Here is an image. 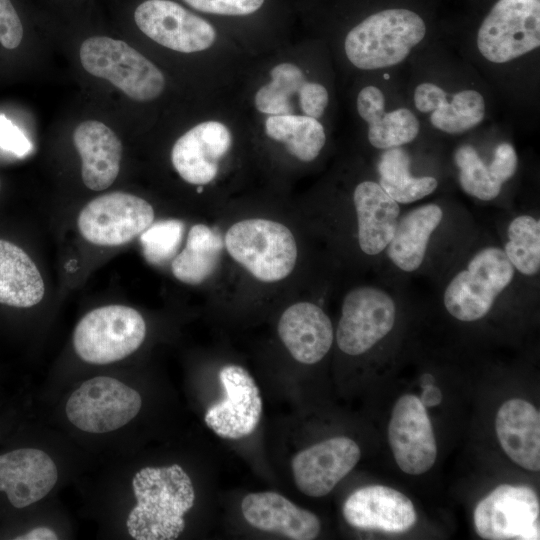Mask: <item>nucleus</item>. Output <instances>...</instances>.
Segmentation results:
<instances>
[{"instance_id":"1","label":"nucleus","mask_w":540,"mask_h":540,"mask_svg":"<svg viewBox=\"0 0 540 540\" xmlns=\"http://www.w3.org/2000/svg\"><path fill=\"white\" fill-rule=\"evenodd\" d=\"M137 503L126 527L137 540H172L185 529L184 515L193 507L192 481L178 464L144 467L132 479Z\"/></svg>"},{"instance_id":"2","label":"nucleus","mask_w":540,"mask_h":540,"mask_svg":"<svg viewBox=\"0 0 540 540\" xmlns=\"http://www.w3.org/2000/svg\"><path fill=\"white\" fill-rule=\"evenodd\" d=\"M426 34L415 12L393 8L374 13L353 27L345 38L348 60L362 70L394 66L405 60Z\"/></svg>"},{"instance_id":"3","label":"nucleus","mask_w":540,"mask_h":540,"mask_svg":"<svg viewBox=\"0 0 540 540\" xmlns=\"http://www.w3.org/2000/svg\"><path fill=\"white\" fill-rule=\"evenodd\" d=\"M515 276L502 247H481L445 285L444 308L458 321H478L488 315Z\"/></svg>"},{"instance_id":"4","label":"nucleus","mask_w":540,"mask_h":540,"mask_svg":"<svg viewBox=\"0 0 540 540\" xmlns=\"http://www.w3.org/2000/svg\"><path fill=\"white\" fill-rule=\"evenodd\" d=\"M224 245L235 261L262 282L286 278L297 260L292 232L282 223L268 219L236 222L226 232Z\"/></svg>"},{"instance_id":"5","label":"nucleus","mask_w":540,"mask_h":540,"mask_svg":"<svg viewBox=\"0 0 540 540\" xmlns=\"http://www.w3.org/2000/svg\"><path fill=\"white\" fill-rule=\"evenodd\" d=\"M80 61L91 75L103 78L136 101H149L163 91L162 72L126 42L106 36L86 39Z\"/></svg>"},{"instance_id":"6","label":"nucleus","mask_w":540,"mask_h":540,"mask_svg":"<svg viewBox=\"0 0 540 540\" xmlns=\"http://www.w3.org/2000/svg\"><path fill=\"white\" fill-rule=\"evenodd\" d=\"M146 336V324L134 308L106 305L88 312L76 325L73 346L85 362L105 365L135 352Z\"/></svg>"},{"instance_id":"7","label":"nucleus","mask_w":540,"mask_h":540,"mask_svg":"<svg viewBox=\"0 0 540 540\" xmlns=\"http://www.w3.org/2000/svg\"><path fill=\"white\" fill-rule=\"evenodd\" d=\"M142 406L140 394L116 378L97 376L83 382L68 398L66 415L77 429L112 432L129 423Z\"/></svg>"},{"instance_id":"8","label":"nucleus","mask_w":540,"mask_h":540,"mask_svg":"<svg viewBox=\"0 0 540 540\" xmlns=\"http://www.w3.org/2000/svg\"><path fill=\"white\" fill-rule=\"evenodd\" d=\"M540 45V2L499 0L477 33L480 54L492 63H505Z\"/></svg>"},{"instance_id":"9","label":"nucleus","mask_w":540,"mask_h":540,"mask_svg":"<svg viewBox=\"0 0 540 540\" xmlns=\"http://www.w3.org/2000/svg\"><path fill=\"white\" fill-rule=\"evenodd\" d=\"M396 314V302L383 288H353L342 302L336 330L339 349L351 356L366 353L392 331Z\"/></svg>"},{"instance_id":"10","label":"nucleus","mask_w":540,"mask_h":540,"mask_svg":"<svg viewBox=\"0 0 540 540\" xmlns=\"http://www.w3.org/2000/svg\"><path fill=\"white\" fill-rule=\"evenodd\" d=\"M473 519L476 532L483 539H540L539 498L525 485L496 487L478 502Z\"/></svg>"},{"instance_id":"11","label":"nucleus","mask_w":540,"mask_h":540,"mask_svg":"<svg viewBox=\"0 0 540 540\" xmlns=\"http://www.w3.org/2000/svg\"><path fill=\"white\" fill-rule=\"evenodd\" d=\"M154 209L136 195L116 191L91 200L80 211L82 237L99 246H119L140 235L153 221Z\"/></svg>"},{"instance_id":"12","label":"nucleus","mask_w":540,"mask_h":540,"mask_svg":"<svg viewBox=\"0 0 540 540\" xmlns=\"http://www.w3.org/2000/svg\"><path fill=\"white\" fill-rule=\"evenodd\" d=\"M138 28L158 44L183 53L208 49L216 39L214 27L170 0H147L134 12Z\"/></svg>"},{"instance_id":"13","label":"nucleus","mask_w":540,"mask_h":540,"mask_svg":"<svg viewBox=\"0 0 540 540\" xmlns=\"http://www.w3.org/2000/svg\"><path fill=\"white\" fill-rule=\"evenodd\" d=\"M225 398L206 412V425L219 437L240 439L257 428L263 411L260 390L250 373L240 365L228 364L219 371Z\"/></svg>"},{"instance_id":"14","label":"nucleus","mask_w":540,"mask_h":540,"mask_svg":"<svg viewBox=\"0 0 540 540\" xmlns=\"http://www.w3.org/2000/svg\"><path fill=\"white\" fill-rule=\"evenodd\" d=\"M388 441L398 467L405 473L427 472L437 458V444L426 407L412 394L394 405L388 426Z\"/></svg>"},{"instance_id":"15","label":"nucleus","mask_w":540,"mask_h":540,"mask_svg":"<svg viewBox=\"0 0 540 540\" xmlns=\"http://www.w3.org/2000/svg\"><path fill=\"white\" fill-rule=\"evenodd\" d=\"M361 456L351 438L337 436L313 444L294 455L291 469L294 482L303 494L323 497L355 467Z\"/></svg>"},{"instance_id":"16","label":"nucleus","mask_w":540,"mask_h":540,"mask_svg":"<svg viewBox=\"0 0 540 540\" xmlns=\"http://www.w3.org/2000/svg\"><path fill=\"white\" fill-rule=\"evenodd\" d=\"M342 513L348 524L363 530L403 533L417 520L412 501L403 493L383 485L355 490L344 502Z\"/></svg>"},{"instance_id":"17","label":"nucleus","mask_w":540,"mask_h":540,"mask_svg":"<svg viewBox=\"0 0 540 540\" xmlns=\"http://www.w3.org/2000/svg\"><path fill=\"white\" fill-rule=\"evenodd\" d=\"M231 143V133L223 123L203 122L175 142L171 161L184 181L205 185L216 177L219 162L229 151Z\"/></svg>"},{"instance_id":"18","label":"nucleus","mask_w":540,"mask_h":540,"mask_svg":"<svg viewBox=\"0 0 540 540\" xmlns=\"http://www.w3.org/2000/svg\"><path fill=\"white\" fill-rule=\"evenodd\" d=\"M57 481L55 462L40 449L20 448L0 455V491L15 508L40 501Z\"/></svg>"},{"instance_id":"19","label":"nucleus","mask_w":540,"mask_h":540,"mask_svg":"<svg viewBox=\"0 0 540 540\" xmlns=\"http://www.w3.org/2000/svg\"><path fill=\"white\" fill-rule=\"evenodd\" d=\"M278 335L298 362L315 364L330 350L334 331L324 310L311 302H298L289 306L278 322Z\"/></svg>"},{"instance_id":"20","label":"nucleus","mask_w":540,"mask_h":540,"mask_svg":"<svg viewBox=\"0 0 540 540\" xmlns=\"http://www.w3.org/2000/svg\"><path fill=\"white\" fill-rule=\"evenodd\" d=\"M241 511L252 527L294 540L315 539L321 528L314 513L272 491L247 494L241 502Z\"/></svg>"},{"instance_id":"21","label":"nucleus","mask_w":540,"mask_h":540,"mask_svg":"<svg viewBox=\"0 0 540 540\" xmlns=\"http://www.w3.org/2000/svg\"><path fill=\"white\" fill-rule=\"evenodd\" d=\"M353 203L361 251L368 256L380 255L393 237L401 215L400 205L372 180L355 187Z\"/></svg>"},{"instance_id":"22","label":"nucleus","mask_w":540,"mask_h":540,"mask_svg":"<svg viewBox=\"0 0 540 540\" xmlns=\"http://www.w3.org/2000/svg\"><path fill=\"white\" fill-rule=\"evenodd\" d=\"M73 143L82 161L85 186L94 191L110 187L119 174L123 152L115 132L102 122L88 120L76 127Z\"/></svg>"},{"instance_id":"23","label":"nucleus","mask_w":540,"mask_h":540,"mask_svg":"<svg viewBox=\"0 0 540 540\" xmlns=\"http://www.w3.org/2000/svg\"><path fill=\"white\" fill-rule=\"evenodd\" d=\"M498 440L506 455L522 468L540 470V414L524 399H510L495 418Z\"/></svg>"},{"instance_id":"24","label":"nucleus","mask_w":540,"mask_h":540,"mask_svg":"<svg viewBox=\"0 0 540 540\" xmlns=\"http://www.w3.org/2000/svg\"><path fill=\"white\" fill-rule=\"evenodd\" d=\"M444 220L439 204L427 203L400 215L395 232L385 253L399 271H418L427 256L433 235Z\"/></svg>"},{"instance_id":"25","label":"nucleus","mask_w":540,"mask_h":540,"mask_svg":"<svg viewBox=\"0 0 540 540\" xmlns=\"http://www.w3.org/2000/svg\"><path fill=\"white\" fill-rule=\"evenodd\" d=\"M45 292L42 276L19 246L0 239V303L17 308L38 304Z\"/></svg>"},{"instance_id":"26","label":"nucleus","mask_w":540,"mask_h":540,"mask_svg":"<svg viewBox=\"0 0 540 540\" xmlns=\"http://www.w3.org/2000/svg\"><path fill=\"white\" fill-rule=\"evenodd\" d=\"M223 241L220 234L205 224L193 225L183 250L172 259L174 277L188 285H198L216 270Z\"/></svg>"},{"instance_id":"27","label":"nucleus","mask_w":540,"mask_h":540,"mask_svg":"<svg viewBox=\"0 0 540 540\" xmlns=\"http://www.w3.org/2000/svg\"><path fill=\"white\" fill-rule=\"evenodd\" d=\"M410 165V156L401 147L384 150L377 165L379 185L399 205L423 199L438 187L432 176H413Z\"/></svg>"},{"instance_id":"28","label":"nucleus","mask_w":540,"mask_h":540,"mask_svg":"<svg viewBox=\"0 0 540 540\" xmlns=\"http://www.w3.org/2000/svg\"><path fill=\"white\" fill-rule=\"evenodd\" d=\"M265 131L268 137L283 142L287 151L303 162L313 161L326 142L322 124L306 115H271L265 121Z\"/></svg>"},{"instance_id":"29","label":"nucleus","mask_w":540,"mask_h":540,"mask_svg":"<svg viewBox=\"0 0 540 540\" xmlns=\"http://www.w3.org/2000/svg\"><path fill=\"white\" fill-rule=\"evenodd\" d=\"M502 249L516 273L535 278L540 272V220L531 214L514 216L507 224Z\"/></svg>"},{"instance_id":"30","label":"nucleus","mask_w":540,"mask_h":540,"mask_svg":"<svg viewBox=\"0 0 540 540\" xmlns=\"http://www.w3.org/2000/svg\"><path fill=\"white\" fill-rule=\"evenodd\" d=\"M485 116V100L473 89L452 95L450 101L431 112L430 122L438 130L448 134H462L479 125Z\"/></svg>"},{"instance_id":"31","label":"nucleus","mask_w":540,"mask_h":540,"mask_svg":"<svg viewBox=\"0 0 540 540\" xmlns=\"http://www.w3.org/2000/svg\"><path fill=\"white\" fill-rule=\"evenodd\" d=\"M271 82L262 86L255 95L256 108L269 115L292 114L291 97L306 82L299 67L281 63L271 70Z\"/></svg>"},{"instance_id":"32","label":"nucleus","mask_w":540,"mask_h":540,"mask_svg":"<svg viewBox=\"0 0 540 540\" xmlns=\"http://www.w3.org/2000/svg\"><path fill=\"white\" fill-rule=\"evenodd\" d=\"M454 162L460 187L467 195L486 202L500 195L503 185L492 178L488 165L472 145L459 146L454 153Z\"/></svg>"},{"instance_id":"33","label":"nucleus","mask_w":540,"mask_h":540,"mask_svg":"<svg viewBox=\"0 0 540 540\" xmlns=\"http://www.w3.org/2000/svg\"><path fill=\"white\" fill-rule=\"evenodd\" d=\"M420 129L417 117L407 108L385 112L382 117L368 124L370 144L381 150L401 147L412 142Z\"/></svg>"},{"instance_id":"34","label":"nucleus","mask_w":540,"mask_h":540,"mask_svg":"<svg viewBox=\"0 0 540 540\" xmlns=\"http://www.w3.org/2000/svg\"><path fill=\"white\" fill-rule=\"evenodd\" d=\"M184 224L178 219L152 222L141 234L142 252L150 264L163 265L172 260L180 247Z\"/></svg>"},{"instance_id":"35","label":"nucleus","mask_w":540,"mask_h":540,"mask_svg":"<svg viewBox=\"0 0 540 540\" xmlns=\"http://www.w3.org/2000/svg\"><path fill=\"white\" fill-rule=\"evenodd\" d=\"M192 8L211 14L244 16L257 11L264 0H183Z\"/></svg>"},{"instance_id":"36","label":"nucleus","mask_w":540,"mask_h":540,"mask_svg":"<svg viewBox=\"0 0 540 540\" xmlns=\"http://www.w3.org/2000/svg\"><path fill=\"white\" fill-rule=\"evenodd\" d=\"M518 162V155L513 145L501 142L495 147L492 160L487 165L492 178L503 185L515 175Z\"/></svg>"},{"instance_id":"37","label":"nucleus","mask_w":540,"mask_h":540,"mask_svg":"<svg viewBox=\"0 0 540 540\" xmlns=\"http://www.w3.org/2000/svg\"><path fill=\"white\" fill-rule=\"evenodd\" d=\"M23 38V26L10 0H0V43L7 49L18 47Z\"/></svg>"},{"instance_id":"38","label":"nucleus","mask_w":540,"mask_h":540,"mask_svg":"<svg viewBox=\"0 0 540 540\" xmlns=\"http://www.w3.org/2000/svg\"><path fill=\"white\" fill-rule=\"evenodd\" d=\"M299 104L306 116L319 118L323 115L328 104L326 88L315 82H305L300 88Z\"/></svg>"},{"instance_id":"39","label":"nucleus","mask_w":540,"mask_h":540,"mask_svg":"<svg viewBox=\"0 0 540 540\" xmlns=\"http://www.w3.org/2000/svg\"><path fill=\"white\" fill-rule=\"evenodd\" d=\"M357 111L368 124L379 120L386 112L383 92L373 85L361 89L357 96Z\"/></svg>"},{"instance_id":"40","label":"nucleus","mask_w":540,"mask_h":540,"mask_svg":"<svg viewBox=\"0 0 540 540\" xmlns=\"http://www.w3.org/2000/svg\"><path fill=\"white\" fill-rule=\"evenodd\" d=\"M0 148L17 157L28 155L32 149L24 133L4 115H0Z\"/></svg>"},{"instance_id":"41","label":"nucleus","mask_w":540,"mask_h":540,"mask_svg":"<svg viewBox=\"0 0 540 540\" xmlns=\"http://www.w3.org/2000/svg\"><path fill=\"white\" fill-rule=\"evenodd\" d=\"M447 100V93L434 83H421L414 91L415 107L422 113L434 111Z\"/></svg>"},{"instance_id":"42","label":"nucleus","mask_w":540,"mask_h":540,"mask_svg":"<svg viewBox=\"0 0 540 540\" xmlns=\"http://www.w3.org/2000/svg\"><path fill=\"white\" fill-rule=\"evenodd\" d=\"M421 387L423 390L419 399L426 408L437 406L441 403V391L434 383L421 385Z\"/></svg>"},{"instance_id":"43","label":"nucleus","mask_w":540,"mask_h":540,"mask_svg":"<svg viewBox=\"0 0 540 540\" xmlns=\"http://www.w3.org/2000/svg\"><path fill=\"white\" fill-rule=\"evenodd\" d=\"M16 540H56L58 535L48 527H37L15 538Z\"/></svg>"},{"instance_id":"44","label":"nucleus","mask_w":540,"mask_h":540,"mask_svg":"<svg viewBox=\"0 0 540 540\" xmlns=\"http://www.w3.org/2000/svg\"><path fill=\"white\" fill-rule=\"evenodd\" d=\"M0 187H1V183H0Z\"/></svg>"},{"instance_id":"45","label":"nucleus","mask_w":540,"mask_h":540,"mask_svg":"<svg viewBox=\"0 0 540 540\" xmlns=\"http://www.w3.org/2000/svg\"><path fill=\"white\" fill-rule=\"evenodd\" d=\"M539 1V0H538Z\"/></svg>"}]
</instances>
